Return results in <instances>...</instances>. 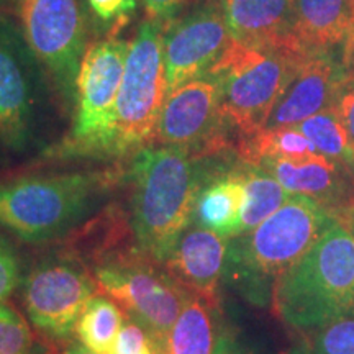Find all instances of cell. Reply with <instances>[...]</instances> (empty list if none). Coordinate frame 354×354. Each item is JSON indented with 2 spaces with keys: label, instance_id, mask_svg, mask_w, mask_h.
I'll return each instance as SVG.
<instances>
[{
  "label": "cell",
  "instance_id": "cell-11",
  "mask_svg": "<svg viewBox=\"0 0 354 354\" xmlns=\"http://www.w3.org/2000/svg\"><path fill=\"white\" fill-rule=\"evenodd\" d=\"M99 289L79 263L44 261L25 281L24 304L30 322L51 336H68Z\"/></svg>",
  "mask_w": 354,
  "mask_h": 354
},
{
  "label": "cell",
  "instance_id": "cell-15",
  "mask_svg": "<svg viewBox=\"0 0 354 354\" xmlns=\"http://www.w3.org/2000/svg\"><path fill=\"white\" fill-rule=\"evenodd\" d=\"M227 256V238L196 225L180 234L162 266L184 290L218 307V284Z\"/></svg>",
  "mask_w": 354,
  "mask_h": 354
},
{
  "label": "cell",
  "instance_id": "cell-10",
  "mask_svg": "<svg viewBox=\"0 0 354 354\" xmlns=\"http://www.w3.org/2000/svg\"><path fill=\"white\" fill-rule=\"evenodd\" d=\"M220 84L212 74L192 79L167 94L154 143L180 148L196 158L210 156L227 145Z\"/></svg>",
  "mask_w": 354,
  "mask_h": 354
},
{
  "label": "cell",
  "instance_id": "cell-18",
  "mask_svg": "<svg viewBox=\"0 0 354 354\" xmlns=\"http://www.w3.org/2000/svg\"><path fill=\"white\" fill-rule=\"evenodd\" d=\"M354 0H294L292 38L307 51L343 48L351 32Z\"/></svg>",
  "mask_w": 354,
  "mask_h": 354
},
{
  "label": "cell",
  "instance_id": "cell-19",
  "mask_svg": "<svg viewBox=\"0 0 354 354\" xmlns=\"http://www.w3.org/2000/svg\"><path fill=\"white\" fill-rule=\"evenodd\" d=\"M245 201L241 169L225 172L202 185L198 192L196 216L198 227L212 230L223 238H236Z\"/></svg>",
  "mask_w": 354,
  "mask_h": 354
},
{
  "label": "cell",
  "instance_id": "cell-1",
  "mask_svg": "<svg viewBox=\"0 0 354 354\" xmlns=\"http://www.w3.org/2000/svg\"><path fill=\"white\" fill-rule=\"evenodd\" d=\"M196 159L180 148L146 146L127 174L136 251L156 264L165 263L194 216L202 189Z\"/></svg>",
  "mask_w": 354,
  "mask_h": 354
},
{
  "label": "cell",
  "instance_id": "cell-16",
  "mask_svg": "<svg viewBox=\"0 0 354 354\" xmlns=\"http://www.w3.org/2000/svg\"><path fill=\"white\" fill-rule=\"evenodd\" d=\"M276 177L290 196L313 198L323 207L343 214L353 205L354 174L333 159L315 154L304 161L274 159L258 166Z\"/></svg>",
  "mask_w": 354,
  "mask_h": 354
},
{
  "label": "cell",
  "instance_id": "cell-13",
  "mask_svg": "<svg viewBox=\"0 0 354 354\" xmlns=\"http://www.w3.org/2000/svg\"><path fill=\"white\" fill-rule=\"evenodd\" d=\"M344 76L343 48L310 51L274 107L266 128L297 127L307 118L331 107Z\"/></svg>",
  "mask_w": 354,
  "mask_h": 354
},
{
  "label": "cell",
  "instance_id": "cell-24",
  "mask_svg": "<svg viewBox=\"0 0 354 354\" xmlns=\"http://www.w3.org/2000/svg\"><path fill=\"white\" fill-rule=\"evenodd\" d=\"M297 128L318 153L348 167L354 174V146L333 105L299 123Z\"/></svg>",
  "mask_w": 354,
  "mask_h": 354
},
{
  "label": "cell",
  "instance_id": "cell-2",
  "mask_svg": "<svg viewBox=\"0 0 354 354\" xmlns=\"http://www.w3.org/2000/svg\"><path fill=\"white\" fill-rule=\"evenodd\" d=\"M274 308L299 330L322 328L354 312V227L348 212L274 282Z\"/></svg>",
  "mask_w": 354,
  "mask_h": 354
},
{
  "label": "cell",
  "instance_id": "cell-23",
  "mask_svg": "<svg viewBox=\"0 0 354 354\" xmlns=\"http://www.w3.org/2000/svg\"><path fill=\"white\" fill-rule=\"evenodd\" d=\"M123 326V313L105 295H94L84 307L76 333L84 346L97 354H113L115 343Z\"/></svg>",
  "mask_w": 354,
  "mask_h": 354
},
{
  "label": "cell",
  "instance_id": "cell-21",
  "mask_svg": "<svg viewBox=\"0 0 354 354\" xmlns=\"http://www.w3.org/2000/svg\"><path fill=\"white\" fill-rule=\"evenodd\" d=\"M238 153L245 165L261 166L274 159L304 161L320 154L297 127L264 128L240 140Z\"/></svg>",
  "mask_w": 354,
  "mask_h": 354
},
{
  "label": "cell",
  "instance_id": "cell-14",
  "mask_svg": "<svg viewBox=\"0 0 354 354\" xmlns=\"http://www.w3.org/2000/svg\"><path fill=\"white\" fill-rule=\"evenodd\" d=\"M24 48L25 43L21 46L10 32L0 30V141L13 151L25 149L32 138L37 105Z\"/></svg>",
  "mask_w": 354,
  "mask_h": 354
},
{
  "label": "cell",
  "instance_id": "cell-9",
  "mask_svg": "<svg viewBox=\"0 0 354 354\" xmlns=\"http://www.w3.org/2000/svg\"><path fill=\"white\" fill-rule=\"evenodd\" d=\"M154 264L136 251L97 263L92 277L104 294L123 305L148 331L161 354L167 335L192 294L167 274L158 272Z\"/></svg>",
  "mask_w": 354,
  "mask_h": 354
},
{
  "label": "cell",
  "instance_id": "cell-26",
  "mask_svg": "<svg viewBox=\"0 0 354 354\" xmlns=\"http://www.w3.org/2000/svg\"><path fill=\"white\" fill-rule=\"evenodd\" d=\"M312 354H354V315L339 317L322 326Z\"/></svg>",
  "mask_w": 354,
  "mask_h": 354
},
{
  "label": "cell",
  "instance_id": "cell-32",
  "mask_svg": "<svg viewBox=\"0 0 354 354\" xmlns=\"http://www.w3.org/2000/svg\"><path fill=\"white\" fill-rule=\"evenodd\" d=\"M66 354H97V353L92 351V349L86 348L84 344H74V346H71L68 349V353Z\"/></svg>",
  "mask_w": 354,
  "mask_h": 354
},
{
  "label": "cell",
  "instance_id": "cell-30",
  "mask_svg": "<svg viewBox=\"0 0 354 354\" xmlns=\"http://www.w3.org/2000/svg\"><path fill=\"white\" fill-rule=\"evenodd\" d=\"M88 8L102 21L127 20L138 7V0H87Z\"/></svg>",
  "mask_w": 354,
  "mask_h": 354
},
{
  "label": "cell",
  "instance_id": "cell-25",
  "mask_svg": "<svg viewBox=\"0 0 354 354\" xmlns=\"http://www.w3.org/2000/svg\"><path fill=\"white\" fill-rule=\"evenodd\" d=\"M0 354H37L30 326L6 304H0Z\"/></svg>",
  "mask_w": 354,
  "mask_h": 354
},
{
  "label": "cell",
  "instance_id": "cell-4",
  "mask_svg": "<svg viewBox=\"0 0 354 354\" xmlns=\"http://www.w3.org/2000/svg\"><path fill=\"white\" fill-rule=\"evenodd\" d=\"M308 53L295 39L245 44L233 38L209 73L220 84L221 115L228 128L241 138L264 130Z\"/></svg>",
  "mask_w": 354,
  "mask_h": 354
},
{
  "label": "cell",
  "instance_id": "cell-6",
  "mask_svg": "<svg viewBox=\"0 0 354 354\" xmlns=\"http://www.w3.org/2000/svg\"><path fill=\"white\" fill-rule=\"evenodd\" d=\"M171 21L146 19L130 41L115 107L110 158L136 154L154 141L167 97L165 35Z\"/></svg>",
  "mask_w": 354,
  "mask_h": 354
},
{
  "label": "cell",
  "instance_id": "cell-34",
  "mask_svg": "<svg viewBox=\"0 0 354 354\" xmlns=\"http://www.w3.org/2000/svg\"><path fill=\"white\" fill-rule=\"evenodd\" d=\"M349 216H351V221H353V227H354V210H348Z\"/></svg>",
  "mask_w": 354,
  "mask_h": 354
},
{
  "label": "cell",
  "instance_id": "cell-7",
  "mask_svg": "<svg viewBox=\"0 0 354 354\" xmlns=\"http://www.w3.org/2000/svg\"><path fill=\"white\" fill-rule=\"evenodd\" d=\"M130 41L118 38L88 44L76 81V117L69 136L55 156L110 158L115 107Z\"/></svg>",
  "mask_w": 354,
  "mask_h": 354
},
{
  "label": "cell",
  "instance_id": "cell-8",
  "mask_svg": "<svg viewBox=\"0 0 354 354\" xmlns=\"http://www.w3.org/2000/svg\"><path fill=\"white\" fill-rule=\"evenodd\" d=\"M21 38L46 71L66 105H76L86 28L77 0H12Z\"/></svg>",
  "mask_w": 354,
  "mask_h": 354
},
{
  "label": "cell",
  "instance_id": "cell-33",
  "mask_svg": "<svg viewBox=\"0 0 354 354\" xmlns=\"http://www.w3.org/2000/svg\"><path fill=\"white\" fill-rule=\"evenodd\" d=\"M218 354H243V353L234 351V348L228 342H221V346L218 349Z\"/></svg>",
  "mask_w": 354,
  "mask_h": 354
},
{
  "label": "cell",
  "instance_id": "cell-29",
  "mask_svg": "<svg viewBox=\"0 0 354 354\" xmlns=\"http://www.w3.org/2000/svg\"><path fill=\"white\" fill-rule=\"evenodd\" d=\"M333 107L342 118L349 141L354 146V69H344L343 81L339 84Z\"/></svg>",
  "mask_w": 354,
  "mask_h": 354
},
{
  "label": "cell",
  "instance_id": "cell-31",
  "mask_svg": "<svg viewBox=\"0 0 354 354\" xmlns=\"http://www.w3.org/2000/svg\"><path fill=\"white\" fill-rule=\"evenodd\" d=\"M146 19L171 21L174 20L176 13L187 6L189 0H143Z\"/></svg>",
  "mask_w": 354,
  "mask_h": 354
},
{
  "label": "cell",
  "instance_id": "cell-35",
  "mask_svg": "<svg viewBox=\"0 0 354 354\" xmlns=\"http://www.w3.org/2000/svg\"><path fill=\"white\" fill-rule=\"evenodd\" d=\"M349 210H354V198H353V205H351V209H349Z\"/></svg>",
  "mask_w": 354,
  "mask_h": 354
},
{
  "label": "cell",
  "instance_id": "cell-20",
  "mask_svg": "<svg viewBox=\"0 0 354 354\" xmlns=\"http://www.w3.org/2000/svg\"><path fill=\"white\" fill-rule=\"evenodd\" d=\"M216 308L203 299L190 295L167 335L161 354H218L221 339Z\"/></svg>",
  "mask_w": 354,
  "mask_h": 354
},
{
  "label": "cell",
  "instance_id": "cell-5",
  "mask_svg": "<svg viewBox=\"0 0 354 354\" xmlns=\"http://www.w3.org/2000/svg\"><path fill=\"white\" fill-rule=\"evenodd\" d=\"M338 215L313 198L290 196L263 223L234 238L225 269L258 294L259 287L272 279L276 282L308 253Z\"/></svg>",
  "mask_w": 354,
  "mask_h": 354
},
{
  "label": "cell",
  "instance_id": "cell-22",
  "mask_svg": "<svg viewBox=\"0 0 354 354\" xmlns=\"http://www.w3.org/2000/svg\"><path fill=\"white\" fill-rule=\"evenodd\" d=\"M241 176L245 185V201L238 236L254 230L274 212L281 209L290 197V194L277 183L276 177L258 166L246 165L241 167Z\"/></svg>",
  "mask_w": 354,
  "mask_h": 354
},
{
  "label": "cell",
  "instance_id": "cell-17",
  "mask_svg": "<svg viewBox=\"0 0 354 354\" xmlns=\"http://www.w3.org/2000/svg\"><path fill=\"white\" fill-rule=\"evenodd\" d=\"M230 33L245 44H277L292 38L294 0H223Z\"/></svg>",
  "mask_w": 354,
  "mask_h": 354
},
{
  "label": "cell",
  "instance_id": "cell-28",
  "mask_svg": "<svg viewBox=\"0 0 354 354\" xmlns=\"http://www.w3.org/2000/svg\"><path fill=\"white\" fill-rule=\"evenodd\" d=\"M20 281L19 258L10 243L0 234V304L13 294Z\"/></svg>",
  "mask_w": 354,
  "mask_h": 354
},
{
  "label": "cell",
  "instance_id": "cell-12",
  "mask_svg": "<svg viewBox=\"0 0 354 354\" xmlns=\"http://www.w3.org/2000/svg\"><path fill=\"white\" fill-rule=\"evenodd\" d=\"M223 8L207 3L167 25L165 66L167 94L210 73L232 43Z\"/></svg>",
  "mask_w": 354,
  "mask_h": 354
},
{
  "label": "cell",
  "instance_id": "cell-3",
  "mask_svg": "<svg viewBox=\"0 0 354 354\" xmlns=\"http://www.w3.org/2000/svg\"><path fill=\"white\" fill-rule=\"evenodd\" d=\"M120 177L84 171L0 179V228L25 243L63 236L94 214Z\"/></svg>",
  "mask_w": 354,
  "mask_h": 354
},
{
  "label": "cell",
  "instance_id": "cell-27",
  "mask_svg": "<svg viewBox=\"0 0 354 354\" xmlns=\"http://www.w3.org/2000/svg\"><path fill=\"white\" fill-rule=\"evenodd\" d=\"M113 354H159L156 344L136 320L123 323Z\"/></svg>",
  "mask_w": 354,
  "mask_h": 354
}]
</instances>
